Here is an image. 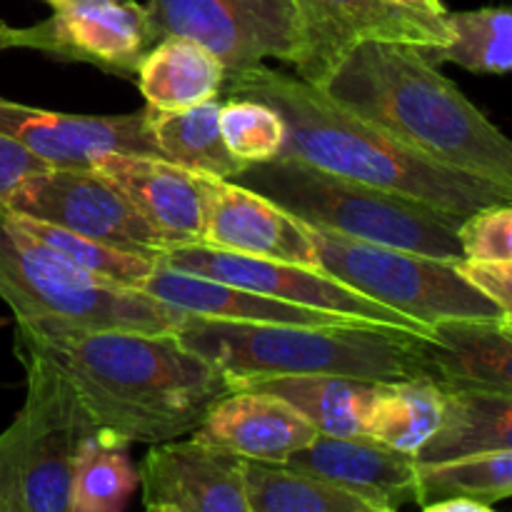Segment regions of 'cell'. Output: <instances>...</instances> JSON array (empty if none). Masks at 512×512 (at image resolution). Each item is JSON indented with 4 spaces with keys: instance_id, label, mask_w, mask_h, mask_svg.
I'll return each mask as SVG.
<instances>
[{
    "instance_id": "obj_1",
    "label": "cell",
    "mask_w": 512,
    "mask_h": 512,
    "mask_svg": "<svg viewBox=\"0 0 512 512\" xmlns=\"http://www.w3.org/2000/svg\"><path fill=\"white\" fill-rule=\"evenodd\" d=\"M15 338L48 355L95 433L125 445L193 435L228 393L230 380L175 333L95 330L43 335L15 325Z\"/></svg>"
},
{
    "instance_id": "obj_2",
    "label": "cell",
    "mask_w": 512,
    "mask_h": 512,
    "mask_svg": "<svg viewBox=\"0 0 512 512\" xmlns=\"http://www.w3.org/2000/svg\"><path fill=\"white\" fill-rule=\"evenodd\" d=\"M223 93L260 100L283 118L285 143L278 158L420 200L460 220L512 203V188L415 153L298 75L260 63L225 75Z\"/></svg>"
},
{
    "instance_id": "obj_3",
    "label": "cell",
    "mask_w": 512,
    "mask_h": 512,
    "mask_svg": "<svg viewBox=\"0 0 512 512\" xmlns=\"http://www.w3.org/2000/svg\"><path fill=\"white\" fill-rule=\"evenodd\" d=\"M318 88L415 153L512 188V143L423 48L363 43Z\"/></svg>"
},
{
    "instance_id": "obj_4",
    "label": "cell",
    "mask_w": 512,
    "mask_h": 512,
    "mask_svg": "<svg viewBox=\"0 0 512 512\" xmlns=\"http://www.w3.org/2000/svg\"><path fill=\"white\" fill-rule=\"evenodd\" d=\"M175 338L230 385L283 375H338L363 383L428 378L423 335L375 323L283 325L185 315Z\"/></svg>"
},
{
    "instance_id": "obj_5",
    "label": "cell",
    "mask_w": 512,
    "mask_h": 512,
    "mask_svg": "<svg viewBox=\"0 0 512 512\" xmlns=\"http://www.w3.org/2000/svg\"><path fill=\"white\" fill-rule=\"evenodd\" d=\"M233 183L263 195L303 225L360 243L460 260L463 220L438 208L330 175L293 158L245 165Z\"/></svg>"
},
{
    "instance_id": "obj_6",
    "label": "cell",
    "mask_w": 512,
    "mask_h": 512,
    "mask_svg": "<svg viewBox=\"0 0 512 512\" xmlns=\"http://www.w3.org/2000/svg\"><path fill=\"white\" fill-rule=\"evenodd\" d=\"M0 298L15 325L43 335L145 330L175 333L185 315L143 290L120 288L65 263L0 213Z\"/></svg>"
},
{
    "instance_id": "obj_7",
    "label": "cell",
    "mask_w": 512,
    "mask_h": 512,
    "mask_svg": "<svg viewBox=\"0 0 512 512\" xmlns=\"http://www.w3.org/2000/svg\"><path fill=\"white\" fill-rule=\"evenodd\" d=\"M25 403L0 433V512H70L78 450L95 433L53 360L15 338Z\"/></svg>"
},
{
    "instance_id": "obj_8",
    "label": "cell",
    "mask_w": 512,
    "mask_h": 512,
    "mask_svg": "<svg viewBox=\"0 0 512 512\" xmlns=\"http://www.w3.org/2000/svg\"><path fill=\"white\" fill-rule=\"evenodd\" d=\"M308 228L318 265L368 295L375 303L405 315L425 330L450 318L508 315L463 280L455 260L430 258L413 250L360 243L343 235Z\"/></svg>"
},
{
    "instance_id": "obj_9",
    "label": "cell",
    "mask_w": 512,
    "mask_h": 512,
    "mask_svg": "<svg viewBox=\"0 0 512 512\" xmlns=\"http://www.w3.org/2000/svg\"><path fill=\"white\" fill-rule=\"evenodd\" d=\"M155 43L190 38L223 63L225 75L275 58L293 63L298 13L293 0H148Z\"/></svg>"
},
{
    "instance_id": "obj_10",
    "label": "cell",
    "mask_w": 512,
    "mask_h": 512,
    "mask_svg": "<svg viewBox=\"0 0 512 512\" xmlns=\"http://www.w3.org/2000/svg\"><path fill=\"white\" fill-rule=\"evenodd\" d=\"M158 265L235 285V288L250 290V293L265 295V298L280 300V303L348 315V318L365 320V323L388 325V328L410 330V333H428L423 325L413 323L405 315L370 300L368 295L348 288L338 278L325 273L323 268L250 258V255L228 253V250L210 248L203 243L165 248L160 253Z\"/></svg>"
},
{
    "instance_id": "obj_11",
    "label": "cell",
    "mask_w": 512,
    "mask_h": 512,
    "mask_svg": "<svg viewBox=\"0 0 512 512\" xmlns=\"http://www.w3.org/2000/svg\"><path fill=\"white\" fill-rule=\"evenodd\" d=\"M3 210L145 258L158 260L165 250L123 190L95 168L43 170L25 180Z\"/></svg>"
},
{
    "instance_id": "obj_12",
    "label": "cell",
    "mask_w": 512,
    "mask_h": 512,
    "mask_svg": "<svg viewBox=\"0 0 512 512\" xmlns=\"http://www.w3.org/2000/svg\"><path fill=\"white\" fill-rule=\"evenodd\" d=\"M298 50L293 70L310 85H323L335 65L363 43H405L433 50L450 43L443 18L398 8L388 0H293Z\"/></svg>"
},
{
    "instance_id": "obj_13",
    "label": "cell",
    "mask_w": 512,
    "mask_h": 512,
    "mask_svg": "<svg viewBox=\"0 0 512 512\" xmlns=\"http://www.w3.org/2000/svg\"><path fill=\"white\" fill-rule=\"evenodd\" d=\"M153 43L145 5L135 0H63L40 23L5 28V50L33 48L50 58L95 65L120 78H135L140 58Z\"/></svg>"
},
{
    "instance_id": "obj_14",
    "label": "cell",
    "mask_w": 512,
    "mask_h": 512,
    "mask_svg": "<svg viewBox=\"0 0 512 512\" xmlns=\"http://www.w3.org/2000/svg\"><path fill=\"white\" fill-rule=\"evenodd\" d=\"M0 135L50 168H93L100 155H155L148 110L128 115H75L33 108L0 95Z\"/></svg>"
},
{
    "instance_id": "obj_15",
    "label": "cell",
    "mask_w": 512,
    "mask_h": 512,
    "mask_svg": "<svg viewBox=\"0 0 512 512\" xmlns=\"http://www.w3.org/2000/svg\"><path fill=\"white\" fill-rule=\"evenodd\" d=\"M138 475L145 503L175 512H250L243 458L195 435L150 445Z\"/></svg>"
},
{
    "instance_id": "obj_16",
    "label": "cell",
    "mask_w": 512,
    "mask_h": 512,
    "mask_svg": "<svg viewBox=\"0 0 512 512\" xmlns=\"http://www.w3.org/2000/svg\"><path fill=\"white\" fill-rule=\"evenodd\" d=\"M93 168L123 190L165 248L203 243L210 175L155 155L125 153L100 155Z\"/></svg>"
},
{
    "instance_id": "obj_17",
    "label": "cell",
    "mask_w": 512,
    "mask_h": 512,
    "mask_svg": "<svg viewBox=\"0 0 512 512\" xmlns=\"http://www.w3.org/2000/svg\"><path fill=\"white\" fill-rule=\"evenodd\" d=\"M203 245L250 258L320 268L308 228L268 198L233 180H208Z\"/></svg>"
},
{
    "instance_id": "obj_18",
    "label": "cell",
    "mask_w": 512,
    "mask_h": 512,
    "mask_svg": "<svg viewBox=\"0 0 512 512\" xmlns=\"http://www.w3.org/2000/svg\"><path fill=\"white\" fill-rule=\"evenodd\" d=\"M283 465L323 478L380 510L418 503V463L368 435H315Z\"/></svg>"
},
{
    "instance_id": "obj_19",
    "label": "cell",
    "mask_w": 512,
    "mask_h": 512,
    "mask_svg": "<svg viewBox=\"0 0 512 512\" xmlns=\"http://www.w3.org/2000/svg\"><path fill=\"white\" fill-rule=\"evenodd\" d=\"M423 350L428 380L440 388L512 395V315L440 320Z\"/></svg>"
},
{
    "instance_id": "obj_20",
    "label": "cell",
    "mask_w": 512,
    "mask_h": 512,
    "mask_svg": "<svg viewBox=\"0 0 512 512\" xmlns=\"http://www.w3.org/2000/svg\"><path fill=\"white\" fill-rule=\"evenodd\" d=\"M193 435L243 460L283 465L318 433L285 400L258 390H233L213 405Z\"/></svg>"
},
{
    "instance_id": "obj_21",
    "label": "cell",
    "mask_w": 512,
    "mask_h": 512,
    "mask_svg": "<svg viewBox=\"0 0 512 512\" xmlns=\"http://www.w3.org/2000/svg\"><path fill=\"white\" fill-rule=\"evenodd\" d=\"M145 295L180 310L193 318L238 320V323H283V325H350L365 320L348 318V315L325 313V310L300 308V305L280 303L235 285L218 283V280L200 278V275L183 273V270L158 265L155 273L140 285Z\"/></svg>"
},
{
    "instance_id": "obj_22",
    "label": "cell",
    "mask_w": 512,
    "mask_h": 512,
    "mask_svg": "<svg viewBox=\"0 0 512 512\" xmlns=\"http://www.w3.org/2000/svg\"><path fill=\"white\" fill-rule=\"evenodd\" d=\"M135 80L153 110H188L223 95L225 68L208 48L190 38L165 35L140 58Z\"/></svg>"
},
{
    "instance_id": "obj_23",
    "label": "cell",
    "mask_w": 512,
    "mask_h": 512,
    "mask_svg": "<svg viewBox=\"0 0 512 512\" xmlns=\"http://www.w3.org/2000/svg\"><path fill=\"white\" fill-rule=\"evenodd\" d=\"M512 450V395L443 388V415L415 463Z\"/></svg>"
},
{
    "instance_id": "obj_24",
    "label": "cell",
    "mask_w": 512,
    "mask_h": 512,
    "mask_svg": "<svg viewBox=\"0 0 512 512\" xmlns=\"http://www.w3.org/2000/svg\"><path fill=\"white\" fill-rule=\"evenodd\" d=\"M378 383H363L338 375H283L235 383L233 390H258L275 395L298 410L318 435H363L365 410Z\"/></svg>"
},
{
    "instance_id": "obj_25",
    "label": "cell",
    "mask_w": 512,
    "mask_h": 512,
    "mask_svg": "<svg viewBox=\"0 0 512 512\" xmlns=\"http://www.w3.org/2000/svg\"><path fill=\"white\" fill-rule=\"evenodd\" d=\"M148 110V130L160 158L193 173L210 178L233 180L245 168L220 135V103L195 105L188 110Z\"/></svg>"
},
{
    "instance_id": "obj_26",
    "label": "cell",
    "mask_w": 512,
    "mask_h": 512,
    "mask_svg": "<svg viewBox=\"0 0 512 512\" xmlns=\"http://www.w3.org/2000/svg\"><path fill=\"white\" fill-rule=\"evenodd\" d=\"M443 415V388L428 378L378 383L363 420V435L400 450L418 455L438 430Z\"/></svg>"
},
{
    "instance_id": "obj_27",
    "label": "cell",
    "mask_w": 512,
    "mask_h": 512,
    "mask_svg": "<svg viewBox=\"0 0 512 512\" xmlns=\"http://www.w3.org/2000/svg\"><path fill=\"white\" fill-rule=\"evenodd\" d=\"M250 512H383L323 478L275 463L243 460Z\"/></svg>"
},
{
    "instance_id": "obj_28",
    "label": "cell",
    "mask_w": 512,
    "mask_h": 512,
    "mask_svg": "<svg viewBox=\"0 0 512 512\" xmlns=\"http://www.w3.org/2000/svg\"><path fill=\"white\" fill-rule=\"evenodd\" d=\"M128 448L103 433L83 440L70 485V512H125L140 485Z\"/></svg>"
},
{
    "instance_id": "obj_29",
    "label": "cell",
    "mask_w": 512,
    "mask_h": 512,
    "mask_svg": "<svg viewBox=\"0 0 512 512\" xmlns=\"http://www.w3.org/2000/svg\"><path fill=\"white\" fill-rule=\"evenodd\" d=\"M0 213H3L20 233L33 238L35 243L48 248L50 253L63 258L65 263L83 270V273L95 275V278L100 280L120 285V288L140 290V285H143L145 280L155 273V268H158V260L155 258L125 253V250L105 245L100 243V240L85 238V235L70 233V230L55 228V225L40 223V220L33 218H25V215L8 213V210H0Z\"/></svg>"
},
{
    "instance_id": "obj_30",
    "label": "cell",
    "mask_w": 512,
    "mask_h": 512,
    "mask_svg": "<svg viewBox=\"0 0 512 512\" xmlns=\"http://www.w3.org/2000/svg\"><path fill=\"white\" fill-rule=\"evenodd\" d=\"M450 43L425 50L435 65L453 63L483 75H508L512 68V13L505 5L445 15Z\"/></svg>"
},
{
    "instance_id": "obj_31",
    "label": "cell",
    "mask_w": 512,
    "mask_h": 512,
    "mask_svg": "<svg viewBox=\"0 0 512 512\" xmlns=\"http://www.w3.org/2000/svg\"><path fill=\"white\" fill-rule=\"evenodd\" d=\"M512 495V450L468 455L443 463H418V505L445 498L498 503Z\"/></svg>"
},
{
    "instance_id": "obj_32",
    "label": "cell",
    "mask_w": 512,
    "mask_h": 512,
    "mask_svg": "<svg viewBox=\"0 0 512 512\" xmlns=\"http://www.w3.org/2000/svg\"><path fill=\"white\" fill-rule=\"evenodd\" d=\"M220 135L240 163H268L283 150L285 123L260 100L228 98V103H220Z\"/></svg>"
},
{
    "instance_id": "obj_33",
    "label": "cell",
    "mask_w": 512,
    "mask_h": 512,
    "mask_svg": "<svg viewBox=\"0 0 512 512\" xmlns=\"http://www.w3.org/2000/svg\"><path fill=\"white\" fill-rule=\"evenodd\" d=\"M458 240L463 258L512 263V203L483 208L465 218Z\"/></svg>"
},
{
    "instance_id": "obj_34",
    "label": "cell",
    "mask_w": 512,
    "mask_h": 512,
    "mask_svg": "<svg viewBox=\"0 0 512 512\" xmlns=\"http://www.w3.org/2000/svg\"><path fill=\"white\" fill-rule=\"evenodd\" d=\"M455 268L468 285L480 295L498 305L503 313L512 315V263H493V260H455Z\"/></svg>"
},
{
    "instance_id": "obj_35",
    "label": "cell",
    "mask_w": 512,
    "mask_h": 512,
    "mask_svg": "<svg viewBox=\"0 0 512 512\" xmlns=\"http://www.w3.org/2000/svg\"><path fill=\"white\" fill-rule=\"evenodd\" d=\"M48 168L50 165H45L43 160H38L35 155H30L28 150L15 145L13 140L0 135V210L8 205L10 195H13L25 180L43 173V170Z\"/></svg>"
},
{
    "instance_id": "obj_36",
    "label": "cell",
    "mask_w": 512,
    "mask_h": 512,
    "mask_svg": "<svg viewBox=\"0 0 512 512\" xmlns=\"http://www.w3.org/2000/svg\"><path fill=\"white\" fill-rule=\"evenodd\" d=\"M420 512H495L493 505L480 503V500H470V498H445V500H435V503L423 505Z\"/></svg>"
},
{
    "instance_id": "obj_37",
    "label": "cell",
    "mask_w": 512,
    "mask_h": 512,
    "mask_svg": "<svg viewBox=\"0 0 512 512\" xmlns=\"http://www.w3.org/2000/svg\"><path fill=\"white\" fill-rule=\"evenodd\" d=\"M388 3L398 5V8H405V10H415V13L433 15V18H443V15L448 13L443 0H388Z\"/></svg>"
},
{
    "instance_id": "obj_38",
    "label": "cell",
    "mask_w": 512,
    "mask_h": 512,
    "mask_svg": "<svg viewBox=\"0 0 512 512\" xmlns=\"http://www.w3.org/2000/svg\"><path fill=\"white\" fill-rule=\"evenodd\" d=\"M145 512H175L168 505H160V503H145Z\"/></svg>"
},
{
    "instance_id": "obj_39",
    "label": "cell",
    "mask_w": 512,
    "mask_h": 512,
    "mask_svg": "<svg viewBox=\"0 0 512 512\" xmlns=\"http://www.w3.org/2000/svg\"><path fill=\"white\" fill-rule=\"evenodd\" d=\"M5 28H8V25L0 23V50H5Z\"/></svg>"
},
{
    "instance_id": "obj_40",
    "label": "cell",
    "mask_w": 512,
    "mask_h": 512,
    "mask_svg": "<svg viewBox=\"0 0 512 512\" xmlns=\"http://www.w3.org/2000/svg\"><path fill=\"white\" fill-rule=\"evenodd\" d=\"M5 325H8V320H5V318H0V328H5Z\"/></svg>"
},
{
    "instance_id": "obj_41",
    "label": "cell",
    "mask_w": 512,
    "mask_h": 512,
    "mask_svg": "<svg viewBox=\"0 0 512 512\" xmlns=\"http://www.w3.org/2000/svg\"><path fill=\"white\" fill-rule=\"evenodd\" d=\"M50 5H58V3H63V0H48Z\"/></svg>"
},
{
    "instance_id": "obj_42",
    "label": "cell",
    "mask_w": 512,
    "mask_h": 512,
    "mask_svg": "<svg viewBox=\"0 0 512 512\" xmlns=\"http://www.w3.org/2000/svg\"><path fill=\"white\" fill-rule=\"evenodd\" d=\"M383 512H398V510H383Z\"/></svg>"
}]
</instances>
